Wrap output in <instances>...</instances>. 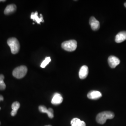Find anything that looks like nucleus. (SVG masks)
<instances>
[{
	"mask_svg": "<svg viewBox=\"0 0 126 126\" xmlns=\"http://www.w3.org/2000/svg\"><path fill=\"white\" fill-rule=\"evenodd\" d=\"M50 61H51V59L50 57H46L45 59L42 62V63H41L40 65L41 67L43 68H45L47 65V64L49 63Z\"/></svg>",
	"mask_w": 126,
	"mask_h": 126,
	"instance_id": "f3484780",
	"label": "nucleus"
},
{
	"mask_svg": "<svg viewBox=\"0 0 126 126\" xmlns=\"http://www.w3.org/2000/svg\"><path fill=\"white\" fill-rule=\"evenodd\" d=\"M3 99H4V98H3V96L2 95H0V101L3 100Z\"/></svg>",
	"mask_w": 126,
	"mask_h": 126,
	"instance_id": "a211bd4d",
	"label": "nucleus"
},
{
	"mask_svg": "<svg viewBox=\"0 0 126 126\" xmlns=\"http://www.w3.org/2000/svg\"><path fill=\"white\" fill-rule=\"evenodd\" d=\"M126 40V32L122 31L118 33L115 36V41L117 43H121Z\"/></svg>",
	"mask_w": 126,
	"mask_h": 126,
	"instance_id": "9d476101",
	"label": "nucleus"
},
{
	"mask_svg": "<svg viewBox=\"0 0 126 126\" xmlns=\"http://www.w3.org/2000/svg\"><path fill=\"white\" fill-rule=\"evenodd\" d=\"M61 46L63 50L67 51H73L76 49L77 42L75 40L66 41L63 42Z\"/></svg>",
	"mask_w": 126,
	"mask_h": 126,
	"instance_id": "20e7f679",
	"label": "nucleus"
},
{
	"mask_svg": "<svg viewBox=\"0 0 126 126\" xmlns=\"http://www.w3.org/2000/svg\"><path fill=\"white\" fill-rule=\"evenodd\" d=\"M89 24L92 29L94 31H96L99 29V27H100L99 22L94 16H92L90 18Z\"/></svg>",
	"mask_w": 126,
	"mask_h": 126,
	"instance_id": "423d86ee",
	"label": "nucleus"
},
{
	"mask_svg": "<svg viewBox=\"0 0 126 126\" xmlns=\"http://www.w3.org/2000/svg\"><path fill=\"white\" fill-rule=\"evenodd\" d=\"M20 104L18 102H14L13 103L12 105V111L11 112V115L12 116H15L16 113L18 109L20 108Z\"/></svg>",
	"mask_w": 126,
	"mask_h": 126,
	"instance_id": "2eb2a0df",
	"label": "nucleus"
},
{
	"mask_svg": "<svg viewBox=\"0 0 126 126\" xmlns=\"http://www.w3.org/2000/svg\"><path fill=\"white\" fill-rule=\"evenodd\" d=\"M51 126V125H48V126Z\"/></svg>",
	"mask_w": 126,
	"mask_h": 126,
	"instance_id": "412c9836",
	"label": "nucleus"
},
{
	"mask_svg": "<svg viewBox=\"0 0 126 126\" xmlns=\"http://www.w3.org/2000/svg\"><path fill=\"white\" fill-rule=\"evenodd\" d=\"M7 44L11 49V51L12 54L17 53L20 49V44L18 40L15 37H11L8 39Z\"/></svg>",
	"mask_w": 126,
	"mask_h": 126,
	"instance_id": "f03ea898",
	"label": "nucleus"
},
{
	"mask_svg": "<svg viewBox=\"0 0 126 126\" xmlns=\"http://www.w3.org/2000/svg\"><path fill=\"white\" fill-rule=\"evenodd\" d=\"M1 1L5 2V1H6V0H0V2H1Z\"/></svg>",
	"mask_w": 126,
	"mask_h": 126,
	"instance_id": "6ab92c4d",
	"label": "nucleus"
},
{
	"mask_svg": "<svg viewBox=\"0 0 126 126\" xmlns=\"http://www.w3.org/2000/svg\"><path fill=\"white\" fill-rule=\"evenodd\" d=\"M28 69L25 65H21L16 68L13 71V75L15 78L20 79L25 76L27 74Z\"/></svg>",
	"mask_w": 126,
	"mask_h": 126,
	"instance_id": "7ed1b4c3",
	"label": "nucleus"
},
{
	"mask_svg": "<svg viewBox=\"0 0 126 126\" xmlns=\"http://www.w3.org/2000/svg\"><path fill=\"white\" fill-rule=\"evenodd\" d=\"M102 97L101 93L98 91H91L87 94V97L89 99H99Z\"/></svg>",
	"mask_w": 126,
	"mask_h": 126,
	"instance_id": "1a4fd4ad",
	"label": "nucleus"
},
{
	"mask_svg": "<svg viewBox=\"0 0 126 126\" xmlns=\"http://www.w3.org/2000/svg\"><path fill=\"white\" fill-rule=\"evenodd\" d=\"M88 74V68L86 65H83L79 72V77L80 79H85Z\"/></svg>",
	"mask_w": 126,
	"mask_h": 126,
	"instance_id": "9b49d317",
	"label": "nucleus"
},
{
	"mask_svg": "<svg viewBox=\"0 0 126 126\" xmlns=\"http://www.w3.org/2000/svg\"><path fill=\"white\" fill-rule=\"evenodd\" d=\"M16 5L14 4L9 5L5 8L4 13L5 15H8L15 12L16 11Z\"/></svg>",
	"mask_w": 126,
	"mask_h": 126,
	"instance_id": "ddd939ff",
	"label": "nucleus"
},
{
	"mask_svg": "<svg viewBox=\"0 0 126 126\" xmlns=\"http://www.w3.org/2000/svg\"><path fill=\"white\" fill-rule=\"evenodd\" d=\"M124 6H125V7L126 8V2L125 3H124Z\"/></svg>",
	"mask_w": 126,
	"mask_h": 126,
	"instance_id": "aec40b11",
	"label": "nucleus"
},
{
	"mask_svg": "<svg viewBox=\"0 0 126 126\" xmlns=\"http://www.w3.org/2000/svg\"><path fill=\"white\" fill-rule=\"evenodd\" d=\"M63 101V98L62 95L59 93H55L51 99V102L53 105H58L61 103Z\"/></svg>",
	"mask_w": 126,
	"mask_h": 126,
	"instance_id": "0eeeda50",
	"label": "nucleus"
},
{
	"mask_svg": "<svg viewBox=\"0 0 126 126\" xmlns=\"http://www.w3.org/2000/svg\"><path fill=\"white\" fill-rule=\"evenodd\" d=\"M40 17H39L38 16V12L36 11L35 13L32 12L31 16V18L34 21H35L36 23L38 24H40L41 22L43 23L44 22V20L43 19V16L42 14L40 15Z\"/></svg>",
	"mask_w": 126,
	"mask_h": 126,
	"instance_id": "f8f14e48",
	"label": "nucleus"
},
{
	"mask_svg": "<svg viewBox=\"0 0 126 126\" xmlns=\"http://www.w3.org/2000/svg\"><path fill=\"white\" fill-rule=\"evenodd\" d=\"M39 111L42 113H46L50 118H53L54 117L53 110L52 108L47 109L46 107L44 106H40L39 107Z\"/></svg>",
	"mask_w": 126,
	"mask_h": 126,
	"instance_id": "6e6552de",
	"label": "nucleus"
},
{
	"mask_svg": "<svg viewBox=\"0 0 126 126\" xmlns=\"http://www.w3.org/2000/svg\"><path fill=\"white\" fill-rule=\"evenodd\" d=\"M4 76L3 74L0 75V90H4L6 88V85L4 82Z\"/></svg>",
	"mask_w": 126,
	"mask_h": 126,
	"instance_id": "dca6fc26",
	"label": "nucleus"
},
{
	"mask_svg": "<svg viewBox=\"0 0 126 126\" xmlns=\"http://www.w3.org/2000/svg\"><path fill=\"white\" fill-rule=\"evenodd\" d=\"M114 117V113L111 111H104L98 114L96 116V121L100 124L106 123L108 119H112Z\"/></svg>",
	"mask_w": 126,
	"mask_h": 126,
	"instance_id": "f257e3e1",
	"label": "nucleus"
},
{
	"mask_svg": "<svg viewBox=\"0 0 126 126\" xmlns=\"http://www.w3.org/2000/svg\"></svg>",
	"mask_w": 126,
	"mask_h": 126,
	"instance_id": "4be33fe9",
	"label": "nucleus"
},
{
	"mask_svg": "<svg viewBox=\"0 0 126 126\" xmlns=\"http://www.w3.org/2000/svg\"><path fill=\"white\" fill-rule=\"evenodd\" d=\"M120 60L117 57L114 56H110L108 59V63L110 67L112 68H114L120 64Z\"/></svg>",
	"mask_w": 126,
	"mask_h": 126,
	"instance_id": "39448f33",
	"label": "nucleus"
},
{
	"mask_svg": "<svg viewBox=\"0 0 126 126\" xmlns=\"http://www.w3.org/2000/svg\"><path fill=\"white\" fill-rule=\"evenodd\" d=\"M72 126H86V123L77 118H74L71 122Z\"/></svg>",
	"mask_w": 126,
	"mask_h": 126,
	"instance_id": "4468645a",
	"label": "nucleus"
}]
</instances>
